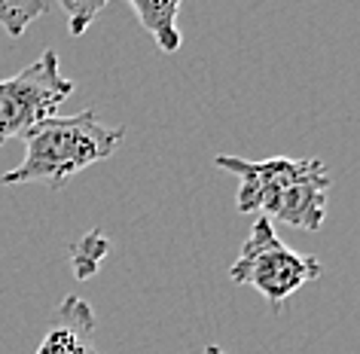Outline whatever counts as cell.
<instances>
[{
    "instance_id": "cell-6",
    "label": "cell",
    "mask_w": 360,
    "mask_h": 354,
    "mask_svg": "<svg viewBox=\"0 0 360 354\" xmlns=\"http://www.w3.org/2000/svg\"><path fill=\"white\" fill-rule=\"evenodd\" d=\"M131 10L141 19L143 31L156 40V46L162 52H177L184 37H180L177 28V13H180V0H165V4H156V0H131Z\"/></svg>"
},
{
    "instance_id": "cell-9",
    "label": "cell",
    "mask_w": 360,
    "mask_h": 354,
    "mask_svg": "<svg viewBox=\"0 0 360 354\" xmlns=\"http://www.w3.org/2000/svg\"><path fill=\"white\" fill-rule=\"evenodd\" d=\"M104 0H61V10L68 13V28L70 37H83L92 19L104 10Z\"/></svg>"
},
{
    "instance_id": "cell-3",
    "label": "cell",
    "mask_w": 360,
    "mask_h": 354,
    "mask_svg": "<svg viewBox=\"0 0 360 354\" xmlns=\"http://www.w3.org/2000/svg\"><path fill=\"white\" fill-rule=\"evenodd\" d=\"M321 260L309 253H296L278 239L275 226L266 217H254L245 244H241L238 260L229 266V278L236 284H250L266 296L272 312H281V305L296 290L309 281L321 278Z\"/></svg>"
},
{
    "instance_id": "cell-4",
    "label": "cell",
    "mask_w": 360,
    "mask_h": 354,
    "mask_svg": "<svg viewBox=\"0 0 360 354\" xmlns=\"http://www.w3.org/2000/svg\"><path fill=\"white\" fill-rule=\"evenodd\" d=\"M70 92H74V80L61 74L56 49H46L15 77L0 80V147L13 138H25L40 122L52 120Z\"/></svg>"
},
{
    "instance_id": "cell-5",
    "label": "cell",
    "mask_w": 360,
    "mask_h": 354,
    "mask_svg": "<svg viewBox=\"0 0 360 354\" xmlns=\"http://www.w3.org/2000/svg\"><path fill=\"white\" fill-rule=\"evenodd\" d=\"M95 315L86 299L68 296L56 308V321L43 336L37 354H101L92 342Z\"/></svg>"
},
{
    "instance_id": "cell-1",
    "label": "cell",
    "mask_w": 360,
    "mask_h": 354,
    "mask_svg": "<svg viewBox=\"0 0 360 354\" xmlns=\"http://www.w3.org/2000/svg\"><path fill=\"white\" fill-rule=\"evenodd\" d=\"M217 168L232 171L238 184V214H257L269 223H287L302 232H318L327 217L330 175L321 159H263L217 156Z\"/></svg>"
},
{
    "instance_id": "cell-8",
    "label": "cell",
    "mask_w": 360,
    "mask_h": 354,
    "mask_svg": "<svg viewBox=\"0 0 360 354\" xmlns=\"http://www.w3.org/2000/svg\"><path fill=\"white\" fill-rule=\"evenodd\" d=\"M46 10L49 4H43V0H0V25L10 37H22L25 28Z\"/></svg>"
},
{
    "instance_id": "cell-2",
    "label": "cell",
    "mask_w": 360,
    "mask_h": 354,
    "mask_svg": "<svg viewBox=\"0 0 360 354\" xmlns=\"http://www.w3.org/2000/svg\"><path fill=\"white\" fill-rule=\"evenodd\" d=\"M125 129H113L98 120V113L83 110L74 116H52L25 134V159L19 168L6 171L4 184H46L61 189L68 177L79 175L95 162L110 159Z\"/></svg>"
},
{
    "instance_id": "cell-10",
    "label": "cell",
    "mask_w": 360,
    "mask_h": 354,
    "mask_svg": "<svg viewBox=\"0 0 360 354\" xmlns=\"http://www.w3.org/2000/svg\"><path fill=\"white\" fill-rule=\"evenodd\" d=\"M205 354H229V351H223V348H217V345H208V348H205Z\"/></svg>"
},
{
    "instance_id": "cell-7",
    "label": "cell",
    "mask_w": 360,
    "mask_h": 354,
    "mask_svg": "<svg viewBox=\"0 0 360 354\" xmlns=\"http://www.w3.org/2000/svg\"><path fill=\"white\" fill-rule=\"evenodd\" d=\"M107 251H110L107 235H101L98 229L83 235V239L74 244V251H70V266H74L77 278H92L95 269L101 266V260L107 257Z\"/></svg>"
}]
</instances>
